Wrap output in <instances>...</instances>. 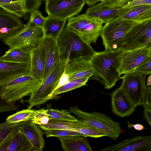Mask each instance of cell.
I'll return each instance as SVG.
<instances>
[{
	"label": "cell",
	"mask_w": 151,
	"mask_h": 151,
	"mask_svg": "<svg viewBox=\"0 0 151 151\" xmlns=\"http://www.w3.org/2000/svg\"><path fill=\"white\" fill-rule=\"evenodd\" d=\"M82 124V122L78 120L76 121H70L50 119L48 123L40 125L39 127L45 131L52 129H63L77 132Z\"/></svg>",
	"instance_id": "obj_26"
},
{
	"label": "cell",
	"mask_w": 151,
	"mask_h": 151,
	"mask_svg": "<svg viewBox=\"0 0 151 151\" xmlns=\"http://www.w3.org/2000/svg\"><path fill=\"white\" fill-rule=\"evenodd\" d=\"M57 42L60 51V60L67 62L81 58L90 59L96 52L90 45L66 26L63 30Z\"/></svg>",
	"instance_id": "obj_2"
},
{
	"label": "cell",
	"mask_w": 151,
	"mask_h": 151,
	"mask_svg": "<svg viewBox=\"0 0 151 151\" xmlns=\"http://www.w3.org/2000/svg\"><path fill=\"white\" fill-rule=\"evenodd\" d=\"M150 7L151 4L138 6L126 8H121L119 17L125 20L134 21Z\"/></svg>",
	"instance_id": "obj_27"
},
{
	"label": "cell",
	"mask_w": 151,
	"mask_h": 151,
	"mask_svg": "<svg viewBox=\"0 0 151 151\" xmlns=\"http://www.w3.org/2000/svg\"><path fill=\"white\" fill-rule=\"evenodd\" d=\"M19 16L0 8V37L2 40L17 33L25 25Z\"/></svg>",
	"instance_id": "obj_16"
},
{
	"label": "cell",
	"mask_w": 151,
	"mask_h": 151,
	"mask_svg": "<svg viewBox=\"0 0 151 151\" xmlns=\"http://www.w3.org/2000/svg\"><path fill=\"white\" fill-rule=\"evenodd\" d=\"M64 151H92L86 137L83 136H70L58 137Z\"/></svg>",
	"instance_id": "obj_21"
},
{
	"label": "cell",
	"mask_w": 151,
	"mask_h": 151,
	"mask_svg": "<svg viewBox=\"0 0 151 151\" xmlns=\"http://www.w3.org/2000/svg\"><path fill=\"white\" fill-rule=\"evenodd\" d=\"M151 47V19L136 22L123 41L120 48L123 52Z\"/></svg>",
	"instance_id": "obj_8"
},
{
	"label": "cell",
	"mask_w": 151,
	"mask_h": 151,
	"mask_svg": "<svg viewBox=\"0 0 151 151\" xmlns=\"http://www.w3.org/2000/svg\"><path fill=\"white\" fill-rule=\"evenodd\" d=\"M1 112L11 111L15 110L17 107L15 105L14 102H8L0 98Z\"/></svg>",
	"instance_id": "obj_39"
},
{
	"label": "cell",
	"mask_w": 151,
	"mask_h": 151,
	"mask_svg": "<svg viewBox=\"0 0 151 151\" xmlns=\"http://www.w3.org/2000/svg\"><path fill=\"white\" fill-rule=\"evenodd\" d=\"M30 65L29 74L42 82L45 66L42 54L38 46L31 51Z\"/></svg>",
	"instance_id": "obj_24"
},
{
	"label": "cell",
	"mask_w": 151,
	"mask_h": 151,
	"mask_svg": "<svg viewBox=\"0 0 151 151\" xmlns=\"http://www.w3.org/2000/svg\"><path fill=\"white\" fill-rule=\"evenodd\" d=\"M21 3L26 14L33 11L38 9L42 3V0H19Z\"/></svg>",
	"instance_id": "obj_36"
},
{
	"label": "cell",
	"mask_w": 151,
	"mask_h": 151,
	"mask_svg": "<svg viewBox=\"0 0 151 151\" xmlns=\"http://www.w3.org/2000/svg\"><path fill=\"white\" fill-rule=\"evenodd\" d=\"M0 6L1 8L15 14L20 18L26 15L19 0H0Z\"/></svg>",
	"instance_id": "obj_29"
},
{
	"label": "cell",
	"mask_w": 151,
	"mask_h": 151,
	"mask_svg": "<svg viewBox=\"0 0 151 151\" xmlns=\"http://www.w3.org/2000/svg\"><path fill=\"white\" fill-rule=\"evenodd\" d=\"M146 75L131 72L124 74L119 88L124 91L136 107L144 104L146 86L145 79Z\"/></svg>",
	"instance_id": "obj_9"
},
{
	"label": "cell",
	"mask_w": 151,
	"mask_h": 151,
	"mask_svg": "<svg viewBox=\"0 0 151 151\" xmlns=\"http://www.w3.org/2000/svg\"><path fill=\"white\" fill-rule=\"evenodd\" d=\"M144 108H151V86L146 87L145 96Z\"/></svg>",
	"instance_id": "obj_40"
},
{
	"label": "cell",
	"mask_w": 151,
	"mask_h": 151,
	"mask_svg": "<svg viewBox=\"0 0 151 151\" xmlns=\"http://www.w3.org/2000/svg\"><path fill=\"white\" fill-rule=\"evenodd\" d=\"M50 119L47 114L46 109L42 108L36 110L34 117L31 120L32 122L40 125L47 124Z\"/></svg>",
	"instance_id": "obj_34"
},
{
	"label": "cell",
	"mask_w": 151,
	"mask_h": 151,
	"mask_svg": "<svg viewBox=\"0 0 151 151\" xmlns=\"http://www.w3.org/2000/svg\"><path fill=\"white\" fill-rule=\"evenodd\" d=\"M128 127L129 129L132 128H134L135 130L138 131H142L144 129H146L142 124L137 123L135 124H130L127 121Z\"/></svg>",
	"instance_id": "obj_46"
},
{
	"label": "cell",
	"mask_w": 151,
	"mask_h": 151,
	"mask_svg": "<svg viewBox=\"0 0 151 151\" xmlns=\"http://www.w3.org/2000/svg\"><path fill=\"white\" fill-rule=\"evenodd\" d=\"M102 0H86V4L89 6H93L99 2H101Z\"/></svg>",
	"instance_id": "obj_47"
},
{
	"label": "cell",
	"mask_w": 151,
	"mask_h": 151,
	"mask_svg": "<svg viewBox=\"0 0 151 151\" xmlns=\"http://www.w3.org/2000/svg\"><path fill=\"white\" fill-rule=\"evenodd\" d=\"M112 111L114 114L123 117L131 115L136 107L126 92L119 87L111 95Z\"/></svg>",
	"instance_id": "obj_13"
},
{
	"label": "cell",
	"mask_w": 151,
	"mask_h": 151,
	"mask_svg": "<svg viewBox=\"0 0 151 151\" xmlns=\"http://www.w3.org/2000/svg\"><path fill=\"white\" fill-rule=\"evenodd\" d=\"M134 22L118 17L105 24L101 35L105 50H120L125 36Z\"/></svg>",
	"instance_id": "obj_6"
},
{
	"label": "cell",
	"mask_w": 151,
	"mask_h": 151,
	"mask_svg": "<svg viewBox=\"0 0 151 151\" xmlns=\"http://www.w3.org/2000/svg\"><path fill=\"white\" fill-rule=\"evenodd\" d=\"M45 19L46 17L38 9L33 11L30 13L29 20L37 26L42 27Z\"/></svg>",
	"instance_id": "obj_37"
},
{
	"label": "cell",
	"mask_w": 151,
	"mask_h": 151,
	"mask_svg": "<svg viewBox=\"0 0 151 151\" xmlns=\"http://www.w3.org/2000/svg\"><path fill=\"white\" fill-rule=\"evenodd\" d=\"M67 61L60 60L51 73L42 81L37 89L30 95L28 100L27 109L40 106L51 99L52 95L63 73Z\"/></svg>",
	"instance_id": "obj_7"
},
{
	"label": "cell",
	"mask_w": 151,
	"mask_h": 151,
	"mask_svg": "<svg viewBox=\"0 0 151 151\" xmlns=\"http://www.w3.org/2000/svg\"><path fill=\"white\" fill-rule=\"evenodd\" d=\"M31 51L22 48H12L6 51L0 60L17 63H30Z\"/></svg>",
	"instance_id": "obj_25"
},
{
	"label": "cell",
	"mask_w": 151,
	"mask_h": 151,
	"mask_svg": "<svg viewBox=\"0 0 151 151\" xmlns=\"http://www.w3.org/2000/svg\"><path fill=\"white\" fill-rule=\"evenodd\" d=\"M69 81L68 76L64 71L59 79L58 85L55 91L59 88L65 85Z\"/></svg>",
	"instance_id": "obj_43"
},
{
	"label": "cell",
	"mask_w": 151,
	"mask_h": 151,
	"mask_svg": "<svg viewBox=\"0 0 151 151\" xmlns=\"http://www.w3.org/2000/svg\"><path fill=\"white\" fill-rule=\"evenodd\" d=\"M44 36L42 27L29 20L17 33L2 40L9 48H22L32 51L38 47Z\"/></svg>",
	"instance_id": "obj_5"
},
{
	"label": "cell",
	"mask_w": 151,
	"mask_h": 151,
	"mask_svg": "<svg viewBox=\"0 0 151 151\" xmlns=\"http://www.w3.org/2000/svg\"><path fill=\"white\" fill-rule=\"evenodd\" d=\"M121 8L111 7L100 2L90 6L85 13L105 24L118 17Z\"/></svg>",
	"instance_id": "obj_20"
},
{
	"label": "cell",
	"mask_w": 151,
	"mask_h": 151,
	"mask_svg": "<svg viewBox=\"0 0 151 151\" xmlns=\"http://www.w3.org/2000/svg\"><path fill=\"white\" fill-rule=\"evenodd\" d=\"M47 137H65L70 136H83L73 131L63 129H52L46 131L45 133Z\"/></svg>",
	"instance_id": "obj_35"
},
{
	"label": "cell",
	"mask_w": 151,
	"mask_h": 151,
	"mask_svg": "<svg viewBox=\"0 0 151 151\" xmlns=\"http://www.w3.org/2000/svg\"><path fill=\"white\" fill-rule=\"evenodd\" d=\"M69 109L78 121L104 131L111 139L116 140L121 134L120 123L113 121L104 114L95 111L86 112L76 106L70 107Z\"/></svg>",
	"instance_id": "obj_4"
},
{
	"label": "cell",
	"mask_w": 151,
	"mask_h": 151,
	"mask_svg": "<svg viewBox=\"0 0 151 151\" xmlns=\"http://www.w3.org/2000/svg\"><path fill=\"white\" fill-rule=\"evenodd\" d=\"M103 24L101 20L94 19L86 25L78 34L87 43L95 44L101 36Z\"/></svg>",
	"instance_id": "obj_22"
},
{
	"label": "cell",
	"mask_w": 151,
	"mask_h": 151,
	"mask_svg": "<svg viewBox=\"0 0 151 151\" xmlns=\"http://www.w3.org/2000/svg\"><path fill=\"white\" fill-rule=\"evenodd\" d=\"M30 63H24L0 60V82L29 74Z\"/></svg>",
	"instance_id": "obj_17"
},
{
	"label": "cell",
	"mask_w": 151,
	"mask_h": 151,
	"mask_svg": "<svg viewBox=\"0 0 151 151\" xmlns=\"http://www.w3.org/2000/svg\"><path fill=\"white\" fill-rule=\"evenodd\" d=\"M0 151H34V150L26 136L18 129L0 145Z\"/></svg>",
	"instance_id": "obj_18"
},
{
	"label": "cell",
	"mask_w": 151,
	"mask_h": 151,
	"mask_svg": "<svg viewBox=\"0 0 151 151\" xmlns=\"http://www.w3.org/2000/svg\"><path fill=\"white\" fill-rule=\"evenodd\" d=\"M38 47L41 52L45 63L43 81L60 61V53L57 40L50 37L45 36Z\"/></svg>",
	"instance_id": "obj_11"
},
{
	"label": "cell",
	"mask_w": 151,
	"mask_h": 151,
	"mask_svg": "<svg viewBox=\"0 0 151 151\" xmlns=\"http://www.w3.org/2000/svg\"><path fill=\"white\" fill-rule=\"evenodd\" d=\"M94 19L85 13L76 16H74L69 19L66 26L71 30L78 34L86 25Z\"/></svg>",
	"instance_id": "obj_28"
},
{
	"label": "cell",
	"mask_w": 151,
	"mask_h": 151,
	"mask_svg": "<svg viewBox=\"0 0 151 151\" xmlns=\"http://www.w3.org/2000/svg\"><path fill=\"white\" fill-rule=\"evenodd\" d=\"M150 55H151V47H150Z\"/></svg>",
	"instance_id": "obj_50"
},
{
	"label": "cell",
	"mask_w": 151,
	"mask_h": 151,
	"mask_svg": "<svg viewBox=\"0 0 151 151\" xmlns=\"http://www.w3.org/2000/svg\"><path fill=\"white\" fill-rule=\"evenodd\" d=\"M123 52L120 50L96 52L90 60L93 69V76L109 89L121 79L119 70Z\"/></svg>",
	"instance_id": "obj_1"
},
{
	"label": "cell",
	"mask_w": 151,
	"mask_h": 151,
	"mask_svg": "<svg viewBox=\"0 0 151 151\" xmlns=\"http://www.w3.org/2000/svg\"><path fill=\"white\" fill-rule=\"evenodd\" d=\"M151 4V0H133L122 9L129 8L133 6Z\"/></svg>",
	"instance_id": "obj_41"
},
{
	"label": "cell",
	"mask_w": 151,
	"mask_h": 151,
	"mask_svg": "<svg viewBox=\"0 0 151 151\" xmlns=\"http://www.w3.org/2000/svg\"><path fill=\"white\" fill-rule=\"evenodd\" d=\"M67 20L49 16L46 17L42 27L45 36L57 40L65 27Z\"/></svg>",
	"instance_id": "obj_23"
},
{
	"label": "cell",
	"mask_w": 151,
	"mask_h": 151,
	"mask_svg": "<svg viewBox=\"0 0 151 151\" xmlns=\"http://www.w3.org/2000/svg\"><path fill=\"white\" fill-rule=\"evenodd\" d=\"M18 129L26 136L32 145L34 151H41L44 148L45 142L40 128L31 120L22 122Z\"/></svg>",
	"instance_id": "obj_19"
},
{
	"label": "cell",
	"mask_w": 151,
	"mask_h": 151,
	"mask_svg": "<svg viewBox=\"0 0 151 151\" xmlns=\"http://www.w3.org/2000/svg\"><path fill=\"white\" fill-rule=\"evenodd\" d=\"M133 0H115L109 6L113 8H122L132 1Z\"/></svg>",
	"instance_id": "obj_42"
},
{
	"label": "cell",
	"mask_w": 151,
	"mask_h": 151,
	"mask_svg": "<svg viewBox=\"0 0 151 151\" xmlns=\"http://www.w3.org/2000/svg\"><path fill=\"white\" fill-rule=\"evenodd\" d=\"M47 114L50 119L76 121L78 119L72 115L70 112L66 110H59L52 108L50 106L46 109Z\"/></svg>",
	"instance_id": "obj_31"
},
{
	"label": "cell",
	"mask_w": 151,
	"mask_h": 151,
	"mask_svg": "<svg viewBox=\"0 0 151 151\" xmlns=\"http://www.w3.org/2000/svg\"><path fill=\"white\" fill-rule=\"evenodd\" d=\"M90 77H86L74 79L70 81L65 85L55 90L53 93L51 99L58 95L86 85Z\"/></svg>",
	"instance_id": "obj_30"
},
{
	"label": "cell",
	"mask_w": 151,
	"mask_h": 151,
	"mask_svg": "<svg viewBox=\"0 0 151 151\" xmlns=\"http://www.w3.org/2000/svg\"><path fill=\"white\" fill-rule=\"evenodd\" d=\"M45 0V1H47V0Z\"/></svg>",
	"instance_id": "obj_51"
},
{
	"label": "cell",
	"mask_w": 151,
	"mask_h": 151,
	"mask_svg": "<svg viewBox=\"0 0 151 151\" xmlns=\"http://www.w3.org/2000/svg\"><path fill=\"white\" fill-rule=\"evenodd\" d=\"M64 72L68 76L70 81L84 77H91L94 74L90 59L85 58L67 62Z\"/></svg>",
	"instance_id": "obj_15"
},
{
	"label": "cell",
	"mask_w": 151,
	"mask_h": 151,
	"mask_svg": "<svg viewBox=\"0 0 151 151\" xmlns=\"http://www.w3.org/2000/svg\"><path fill=\"white\" fill-rule=\"evenodd\" d=\"M143 112L142 117L145 119L151 127V108H144Z\"/></svg>",
	"instance_id": "obj_45"
},
{
	"label": "cell",
	"mask_w": 151,
	"mask_h": 151,
	"mask_svg": "<svg viewBox=\"0 0 151 151\" xmlns=\"http://www.w3.org/2000/svg\"><path fill=\"white\" fill-rule=\"evenodd\" d=\"M151 86V75H150L147 79L146 86Z\"/></svg>",
	"instance_id": "obj_49"
},
{
	"label": "cell",
	"mask_w": 151,
	"mask_h": 151,
	"mask_svg": "<svg viewBox=\"0 0 151 151\" xmlns=\"http://www.w3.org/2000/svg\"><path fill=\"white\" fill-rule=\"evenodd\" d=\"M115 0H102L100 2L106 5L109 6Z\"/></svg>",
	"instance_id": "obj_48"
},
{
	"label": "cell",
	"mask_w": 151,
	"mask_h": 151,
	"mask_svg": "<svg viewBox=\"0 0 151 151\" xmlns=\"http://www.w3.org/2000/svg\"><path fill=\"white\" fill-rule=\"evenodd\" d=\"M86 4V0H47L45 11L48 16L68 19L77 15Z\"/></svg>",
	"instance_id": "obj_10"
},
{
	"label": "cell",
	"mask_w": 151,
	"mask_h": 151,
	"mask_svg": "<svg viewBox=\"0 0 151 151\" xmlns=\"http://www.w3.org/2000/svg\"><path fill=\"white\" fill-rule=\"evenodd\" d=\"M150 48L143 47L123 52L119 70L120 74L132 71L150 56Z\"/></svg>",
	"instance_id": "obj_12"
},
{
	"label": "cell",
	"mask_w": 151,
	"mask_h": 151,
	"mask_svg": "<svg viewBox=\"0 0 151 151\" xmlns=\"http://www.w3.org/2000/svg\"><path fill=\"white\" fill-rule=\"evenodd\" d=\"M151 19V7L137 18L134 21L140 22Z\"/></svg>",
	"instance_id": "obj_44"
},
{
	"label": "cell",
	"mask_w": 151,
	"mask_h": 151,
	"mask_svg": "<svg viewBox=\"0 0 151 151\" xmlns=\"http://www.w3.org/2000/svg\"><path fill=\"white\" fill-rule=\"evenodd\" d=\"M22 122L12 123L6 122L0 124V145L7 137L18 129L19 126Z\"/></svg>",
	"instance_id": "obj_33"
},
{
	"label": "cell",
	"mask_w": 151,
	"mask_h": 151,
	"mask_svg": "<svg viewBox=\"0 0 151 151\" xmlns=\"http://www.w3.org/2000/svg\"><path fill=\"white\" fill-rule=\"evenodd\" d=\"M36 110L31 109L18 111L7 117L6 122L12 123H17L31 120L35 116Z\"/></svg>",
	"instance_id": "obj_32"
},
{
	"label": "cell",
	"mask_w": 151,
	"mask_h": 151,
	"mask_svg": "<svg viewBox=\"0 0 151 151\" xmlns=\"http://www.w3.org/2000/svg\"><path fill=\"white\" fill-rule=\"evenodd\" d=\"M103 151H151V135L133 137L126 139Z\"/></svg>",
	"instance_id": "obj_14"
},
{
	"label": "cell",
	"mask_w": 151,
	"mask_h": 151,
	"mask_svg": "<svg viewBox=\"0 0 151 151\" xmlns=\"http://www.w3.org/2000/svg\"><path fill=\"white\" fill-rule=\"evenodd\" d=\"M41 83L30 74L0 82V98L8 102H14L30 95Z\"/></svg>",
	"instance_id": "obj_3"
},
{
	"label": "cell",
	"mask_w": 151,
	"mask_h": 151,
	"mask_svg": "<svg viewBox=\"0 0 151 151\" xmlns=\"http://www.w3.org/2000/svg\"><path fill=\"white\" fill-rule=\"evenodd\" d=\"M132 72H135L146 75L151 74V55H150L139 66Z\"/></svg>",
	"instance_id": "obj_38"
}]
</instances>
